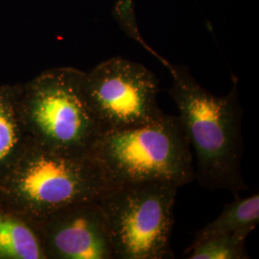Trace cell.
I'll list each match as a JSON object with an SVG mask.
<instances>
[{
  "mask_svg": "<svg viewBox=\"0 0 259 259\" xmlns=\"http://www.w3.org/2000/svg\"><path fill=\"white\" fill-rule=\"evenodd\" d=\"M165 66L172 76L169 95L176 104L197 167L195 179L203 187L227 189L235 198L248 189L242 175L244 142L243 109L237 82L223 96H216L197 83L185 65Z\"/></svg>",
  "mask_w": 259,
  "mask_h": 259,
  "instance_id": "6da1fadb",
  "label": "cell"
},
{
  "mask_svg": "<svg viewBox=\"0 0 259 259\" xmlns=\"http://www.w3.org/2000/svg\"><path fill=\"white\" fill-rule=\"evenodd\" d=\"M83 74L56 67L20 84L18 111L31 141L65 156L92 157L103 132L85 100Z\"/></svg>",
  "mask_w": 259,
  "mask_h": 259,
  "instance_id": "7a4b0ae2",
  "label": "cell"
},
{
  "mask_svg": "<svg viewBox=\"0 0 259 259\" xmlns=\"http://www.w3.org/2000/svg\"><path fill=\"white\" fill-rule=\"evenodd\" d=\"M115 186L93 157L58 154L29 139L0 182V199L37 223L67 204L98 200Z\"/></svg>",
  "mask_w": 259,
  "mask_h": 259,
  "instance_id": "3957f363",
  "label": "cell"
},
{
  "mask_svg": "<svg viewBox=\"0 0 259 259\" xmlns=\"http://www.w3.org/2000/svg\"><path fill=\"white\" fill-rule=\"evenodd\" d=\"M92 157L112 185L165 181L180 186L195 179L193 157L175 115L143 127L104 134Z\"/></svg>",
  "mask_w": 259,
  "mask_h": 259,
  "instance_id": "277c9868",
  "label": "cell"
},
{
  "mask_svg": "<svg viewBox=\"0 0 259 259\" xmlns=\"http://www.w3.org/2000/svg\"><path fill=\"white\" fill-rule=\"evenodd\" d=\"M179 186L165 181L116 185L98 199L114 258H173L171 236Z\"/></svg>",
  "mask_w": 259,
  "mask_h": 259,
  "instance_id": "5b68a950",
  "label": "cell"
},
{
  "mask_svg": "<svg viewBox=\"0 0 259 259\" xmlns=\"http://www.w3.org/2000/svg\"><path fill=\"white\" fill-rule=\"evenodd\" d=\"M83 92L103 135L143 127L165 114L157 104V77L121 57L84 72Z\"/></svg>",
  "mask_w": 259,
  "mask_h": 259,
  "instance_id": "8992f818",
  "label": "cell"
},
{
  "mask_svg": "<svg viewBox=\"0 0 259 259\" xmlns=\"http://www.w3.org/2000/svg\"><path fill=\"white\" fill-rule=\"evenodd\" d=\"M35 224L47 259H114L98 200L67 204Z\"/></svg>",
  "mask_w": 259,
  "mask_h": 259,
  "instance_id": "52a82bcc",
  "label": "cell"
},
{
  "mask_svg": "<svg viewBox=\"0 0 259 259\" xmlns=\"http://www.w3.org/2000/svg\"><path fill=\"white\" fill-rule=\"evenodd\" d=\"M0 259H47L36 224L1 199Z\"/></svg>",
  "mask_w": 259,
  "mask_h": 259,
  "instance_id": "ba28073f",
  "label": "cell"
},
{
  "mask_svg": "<svg viewBox=\"0 0 259 259\" xmlns=\"http://www.w3.org/2000/svg\"><path fill=\"white\" fill-rule=\"evenodd\" d=\"M20 84H0V182L27 146V135L18 111Z\"/></svg>",
  "mask_w": 259,
  "mask_h": 259,
  "instance_id": "9c48e42d",
  "label": "cell"
},
{
  "mask_svg": "<svg viewBox=\"0 0 259 259\" xmlns=\"http://www.w3.org/2000/svg\"><path fill=\"white\" fill-rule=\"evenodd\" d=\"M258 222L259 195L235 198L234 202L224 207L222 213L214 221L196 233L192 245L223 234L240 231L252 232Z\"/></svg>",
  "mask_w": 259,
  "mask_h": 259,
  "instance_id": "30bf717a",
  "label": "cell"
},
{
  "mask_svg": "<svg viewBox=\"0 0 259 259\" xmlns=\"http://www.w3.org/2000/svg\"><path fill=\"white\" fill-rule=\"evenodd\" d=\"M250 231L223 234L191 245L185 250L188 259H247L246 241Z\"/></svg>",
  "mask_w": 259,
  "mask_h": 259,
  "instance_id": "8fae6325",
  "label": "cell"
},
{
  "mask_svg": "<svg viewBox=\"0 0 259 259\" xmlns=\"http://www.w3.org/2000/svg\"><path fill=\"white\" fill-rule=\"evenodd\" d=\"M112 15L114 19L118 22L122 30L129 36L131 38L139 42L141 47H144L151 54L160 61L162 65H165L166 60L158 55L157 52H155L145 42L143 37L139 32L138 22L136 19V13H135V6L133 0H117L114 4Z\"/></svg>",
  "mask_w": 259,
  "mask_h": 259,
  "instance_id": "7c38bea8",
  "label": "cell"
}]
</instances>
